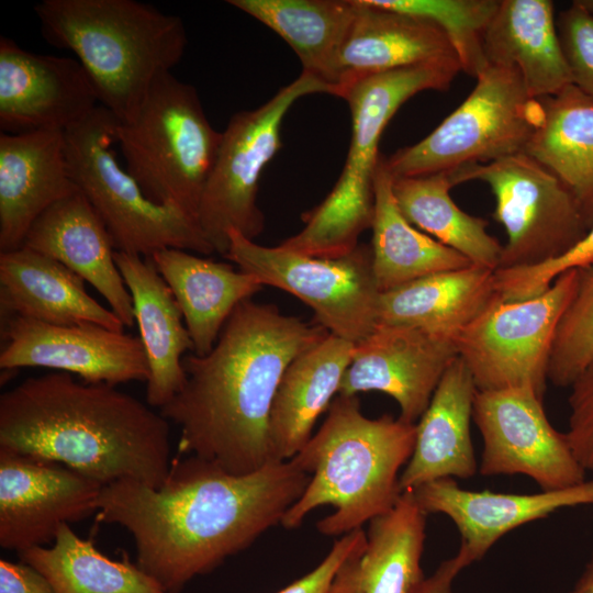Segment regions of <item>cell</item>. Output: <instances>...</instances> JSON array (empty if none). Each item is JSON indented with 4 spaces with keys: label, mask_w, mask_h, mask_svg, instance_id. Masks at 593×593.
<instances>
[{
    "label": "cell",
    "mask_w": 593,
    "mask_h": 593,
    "mask_svg": "<svg viewBox=\"0 0 593 593\" xmlns=\"http://www.w3.org/2000/svg\"><path fill=\"white\" fill-rule=\"evenodd\" d=\"M310 480L291 459L233 474L195 456L176 457L159 488L131 479L103 485L97 521L124 527L137 566L179 593L281 524Z\"/></svg>",
    "instance_id": "cell-1"
},
{
    "label": "cell",
    "mask_w": 593,
    "mask_h": 593,
    "mask_svg": "<svg viewBox=\"0 0 593 593\" xmlns=\"http://www.w3.org/2000/svg\"><path fill=\"white\" fill-rule=\"evenodd\" d=\"M329 333L251 299L238 304L214 347L184 355L183 388L159 413L180 429L178 454L248 474L277 461L269 415L288 366Z\"/></svg>",
    "instance_id": "cell-2"
},
{
    "label": "cell",
    "mask_w": 593,
    "mask_h": 593,
    "mask_svg": "<svg viewBox=\"0 0 593 593\" xmlns=\"http://www.w3.org/2000/svg\"><path fill=\"white\" fill-rule=\"evenodd\" d=\"M0 447L64 465L102 485L159 488L172 461L169 422L115 385L67 372L31 377L0 395Z\"/></svg>",
    "instance_id": "cell-3"
},
{
    "label": "cell",
    "mask_w": 593,
    "mask_h": 593,
    "mask_svg": "<svg viewBox=\"0 0 593 593\" xmlns=\"http://www.w3.org/2000/svg\"><path fill=\"white\" fill-rule=\"evenodd\" d=\"M416 424L384 414L365 416L357 395L336 396L320 429L291 460L311 480L281 525L299 527L322 505L334 512L318 521L325 536H343L391 510L402 494L401 469L410 460Z\"/></svg>",
    "instance_id": "cell-4"
},
{
    "label": "cell",
    "mask_w": 593,
    "mask_h": 593,
    "mask_svg": "<svg viewBox=\"0 0 593 593\" xmlns=\"http://www.w3.org/2000/svg\"><path fill=\"white\" fill-rule=\"evenodd\" d=\"M34 12L46 42L75 54L99 102L120 122L136 113L188 43L180 16L136 0H43Z\"/></svg>",
    "instance_id": "cell-5"
},
{
    "label": "cell",
    "mask_w": 593,
    "mask_h": 593,
    "mask_svg": "<svg viewBox=\"0 0 593 593\" xmlns=\"http://www.w3.org/2000/svg\"><path fill=\"white\" fill-rule=\"evenodd\" d=\"M461 70L457 59L418 64L360 80L343 96L351 114V138L343 171L327 197L303 214L305 226L279 246L303 255L336 258L353 251L371 227L379 142L399 108L424 90H447Z\"/></svg>",
    "instance_id": "cell-6"
},
{
    "label": "cell",
    "mask_w": 593,
    "mask_h": 593,
    "mask_svg": "<svg viewBox=\"0 0 593 593\" xmlns=\"http://www.w3.org/2000/svg\"><path fill=\"white\" fill-rule=\"evenodd\" d=\"M221 141L197 89L171 71L158 76L136 113L115 126L126 169L145 194L194 217Z\"/></svg>",
    "instance_id": "cell-7"
},
{
    "label": "cell",
    "mask_w": 593,
    "mask_h": 593,
    "mask_svg": "<svg viewBox=\"0 0 593 593\" xmlns=\"http://www.w3.org/2000/svg\"><path fill=\"white\" fill-rule=\"evenodd\" d=\"M116 118L98 105L64 132L71 178L107 227L116 251L150 257L165 248L214 253L197 219L172 204L150 200L112 145Z\"/></svg>",
    "instance_id": "cell-8"
},
{
    "label": "cell",
    "mask_w": 593,
    "mask_h": 593,
    "mask_svg": "<svg viewBox=\"0 0 593 593\" xmlns=\"http://www.w3.org/2000/svg\"><path fill=\"white\" fill-rule=\"evenodd\" d=\"M468 98L418 143L384 157L393 177H413L488 164L524 153L541 119L521 74L488 65Z\"/></svg>",
    "instance_id": "cell-9"
},
{
    "label": "cell",
    "mask_w": 593,
    "mask_h": 593,
    "mask_svg": "<svg viewBox=\"0 0 593 593\" xmlns=\"http://www.w3.org/2000/svg\"><path fill=\"white\" fill-rule=\"evenodd\" d=\"M314 93L333 94L325 82L302 71L260 107L231 118L195 216L215 253L226 255L231 230L251 240L262 233L265 216L257 205L260 176L281 146L284 116L299 99Z\"/></svg>",
    "instance_id": "cell-10"
},
{
    "label": "cell",
    "mask_w": 593,
    "mask_h": 593,
    "mask_svg": "<svg viewBox=\"0 0 593 593\" xmlns=\"http://www.w3.org/2000/svg\"><path fill=\"white\" fill-rule=\"evenodd\" d=\"M228 238L226 259L262 286L300 299L329 334L357 344L377 327L381 292L370 245L359 244L347 255L323 258L261 246L235 230L228 232Z\"/></svg>",
    "instance_id": "cell-11"
},
{
    "label": "cell",
    "mask_w": 593,
    "mask_h": 593,
    "mask_svg": "<svg viewBox=\"0 0 593 593\" xmlns=\"http://www.w3.org/2000/svg\"><path fill=\"white\" fill-rule=\"evenodd\" d=\"M454 186L480 180L495 198L493 217L506 243L497 269L537 266L574 247L589 232L570 191L548 169L519 153L448 172Z\"/></svg>",
    "instance_id": "cell-12"
},
{
    "label": "cell",
    "mask_w": 593,
    "mask_h": 593,
    "mask_svg": "<svg viewBox=\"0 0 593 593\" xmlns=\"http://www.w3.org/2000/svg\"><path fill=\"white\" fill-rule=\"evenodd\" d=\"M575 280L571 269L536 296L501 299L454 338L478 391L526 388L544 400L555 333Z\"/></svg>",
    "instance_id": "cell-13"
},
{
    "label": "cell",
    "mask_w": 593,
    "mask_h": 593,
    "mask_svg": "<svg viewBox=\"0 0 593 593\" xmlns=\"http://www.w3.org/2000/svg\"><path fill=\"white\" fill-rule=\"evenodd\" d=\"M472 419L483 440L479 465L482 475H527L541 491L586 480V470L575 458L566 433L550 424L544 400L533 390H477Z\"/></svg>",
    "instance_id": "cell-14"
},
{
    "label": "cell",
    "mask_w": 593,
    "mask_h": 593,
    "mask_svg": "<svg viewBox=\"0 0 593 593\" xmlns=\"http://www.w3.org/2000/svg\"><path fill=\"white\" fill-rule=\"evenodd\" d=\"M0 368L42 367L79 376L88 383L147 381L149 367L139 337L81 323L48 324L22 316L1 320Z\"/></svg>",
    "instance_id": "cell-15"
},
{
    "label": "cell",
    "mask_w": 593,
    "mask_h": 593,
    "mask_svg": "<svg viewBox=\"0 0 593 593\" xmlns=\"http://www.w3.org/2000/svg\"><path fill=\"white\" fill-rule=\"evenodd\" d=\"M102 484L64 465L0 447V546L52 545L64 524L97 512Z\"/></svg>",
    "instance_id": "cell-16"
},
{
    "label": "cell",
    "mask_w": 593,
    "mask_h": 593,
    "mask_svg": "<svg viewBox=\"0 0 593 593\" xmlns=\"http://www.w3.org/2000/svg\"><path fill=\"white\" fill-rule=\"evenodd\" d=\"M76 58L36 54L0 37V128L20 134L65 132L99 104Z\"/></svg>",
    "instance_id": "cell-17"
},
{
    "label": "cell",
    "mask_w": 593,
    "mask_h": 593,
    "mask_svg": "<svg viewBox=\"0 0 593 593\" xmlns=\"http://www.w3.org/2000/svg\"><path fill=\"white\" fill-rule=\"evenodd\" d=\"M456 357L449 339L417 328L378 324L355 344L338 394L385 393L398 403L399 417L416 424Z\"/></svg>",
    "instance_id": "cell-18"
},
{
    "label": "cell",
    "mask_w": 593,
    "mask_h": 593,
    "mask_svg": "<svg viewBox=\"0 0 593 593\" xmlns=\"http://www.w3.org/2000/svg\"><path fill=\"white\" fill-rule=\"evenodd\" d=\"M411 491L425 513H441L454 522L460 534L456 556L465 568L481 560L500 538L524 524L564 507L593 505V479L533 494L467 490L452 478L430 481Z\"/></svg>",
    "instance_id": "cell-19"
},
{
    "label": "cell",
    "mask_w": 593,
    "mask_h": 593,
    "mask_svg": "<svg viewBox=\"0 0 593 593\" xmlns=\"http://www.w3.org/2000/svg\"><path fill=\"white\" fill-rule=\"evenodd\" d=\"M357 11L335 58L333 96L360 80L418 64L458 59L446 34L434 23L372 0H356Z\"/></svg>",
    "instance_id": "cell-20"
},
{
    "label": "cell",
    "mask_w": 593,
    "mask_h": 593,
    "mask_svg": "<svg viewBox=\"0 0 593 593\" xmlns=\"http://www.w3.org/2000/svg\"><path fill=\"white\" fill-rule=\"evenodd\" d=\"M78 191L64 132L0 134V253L19 249L37 217Z\"/></svg>",
    "instance_id": "cell-21"
},
{
    "label": "cell",
    "mask_w": 593,
    "mask_h": 593,
    "mask_svg": "<svg viewBox=\"0 0 593 593\" xmlns=\"http://www.w3.org/2000/svg\"><path fill=\"white\" fill-rule=\"evenodd\" d=\"M23 246L59 261L90 283L124 326L134 325L132 298L115 264L111 236L79 190L41 214Z\"/></svg>",
    "instance_id": "cell-22"
},
{
    "label": "cell",
    "mask_w": 593,
    "mask_h": 593,
    "mask_svg": "<svg viewBox=\"0 0 593 593\" xmlns=\"http://www.w3.org/2000/svg\"><path fill=\"white\" fill-rule=\"evenodd\" d=\"M131 294L134 318L149 367L146 403L160 409L184 385L182 358L193 344L175 296L149 257L115 251Z\"/></svg>",
    "instance_id": "cell-23"
},
{
    "label": "cell",
    "mask_w": 593,
    "mask_h": 593,
    "mask_svg": "<svg viewBox=\"0 0 593 593\" xmlns=\"http://www.w3.org/2000/svg\"><path fill=\"white\" fill-rule=\"evenodd\" d=\"M1 320L22 316L48 324L93 323L114 331L124 324L59 261L27 247L0 253Z\"/></svg>",
    "instance_id": "cell-24"
},
{
    "label": "cell",
    "mask_w": 593,
    "mask_h": 593,
    "mask_svg": "<svg viewBox=\"0 0 593 593\" xmlns=\"http://www.w3.org/2000/svg\"><path fill=\"white\" fill-rule=\"evenodd\" d=\"M475 392L469 370L456 357L416 423L414 450L399 480L402 492L430 481L468 479L477 473L479 465L470 435Z\"/></svg>",
    "instance_id": "cell-25"
},
{
    "label": "cell",
    "mask_w": 593,
    "mask_h": 593,
    "mask_svg": "<svg viewBox=\"0 0 593 593\" xmlns=\"http://www.w3.org/2000/svg\"><path fill=\"white\" fill-rule=\"evenodd\" d=\"M482 46L486 64L517 69L534 99L573 83L549 0H500Z\"/></svg>",
    "instance_id": "cell-26"
},
{
    "label": "cell",
    "mask_w": 593,
    "mask_h": 593,
    "mask_svg": "<svg viewBox=\"0 0 593 593\" xmlns=\"http://www.w3.org/2000/svg\"><path fill=\"white\" fill-rule=\"evenodd\" d=\"M494 271L471 265L428 275L381 292L378 324L405 326L454 338L501 300Z\"/></svg>",
    "instance_id": "cell-27"
},
{
    "label": "cell",
    "mask_w": 593,
    "mask_h": 593,
    "mask_svg": "<svg viewBox=\"0 0 593 593\" xmlns=\"http://www.w3.org/2000/svg\"><path fill=\"white\" fill-rule=\"evenodd\" d=\"M354 348V343L328 334L288 366L269 415V438L277 461L293 458L311 438L317 418L338 394Z\"/></svg>",
    "instance_id": "cell-28"
},
{
    "label": "cell",
    "mask_w": 593,
    "mask_h": 593,
    "mask_svg": "<svg viewBox=\"0 0 593 593\" xmlns=\"http://www.w3.org/2000/svg\"><path fill=\"white\" fill-rule=\"evenodd\" d=\"M149 258L178 303L198 356L214 347L236 306L264 287L254 276L227 262L187 250L165 248Z\"/></svg>",
    "instance_id": "cell-29"
},
{
    "label": "cell",
    "mask_w": 593,
    "mask_h": 593,
    "mask_svg": "<svg viewBox=\"0 0 593 593\" xmlns=\"http://www.w3.org/2000/svg\"><path fill=\"white\" fill-rule=\"evenodd\" d=\"M541 119L524 153L552 172L593 226V98L569 85L538 99Z\"/></svg>",
    "instance_id": "cell-30"
},
{
    "label": "cell",
    "mask_w": 593,
    "mask_h": 593,
    "mask_svg": "<svg viewBox=\"0 0 593 593\" xmlns=\"http://www.w3.org/2000/svg\"><path fill=\"white\" fill-rule=\"evenodd\" d=\"M393 176L380 156L374 175L371 223L372 269L380 292L422 277L472 264L458 251L413 226L401 213L392 190Z\"/></svg>",
    "instance_id": "cell-31"
},
{
    "label": "cell",
    "mask_w": 593,
    "mask_h": 593,
    "mask_svg": "<svg viewBox=\"0 0 593 593\" xmlns=\"http://www.w3.org/2000/svg\"><path fill=\"white\" fill-rule=\"evenodd\" d=\"M227 3L278 34L298 55L302 71L331 88L333 65L355 18L356 0H228Z\"/></svg>",
    "instance_id": "cell-32"
},
{
    "label": "cell",
    "mask_w": 593,
    "mask_h": 593,
    "mask_svg": "<svg viewBox=\"0 0 593 593\" xmlns=\"http://www.w3.org/2000/svg\"><path fill=\"white\" fill-rule=\"evenodd\" d=\"M426 517L412 491L402 492L395 505L372 518L365 551L356 568L362 593H414L425 580L421 561Z\"/></svg>",
    "instance_id": "cell-33"
},
{
    "label": "cell",
    "mask_w": 593,
    "mask_h": 593,
    "mask_svg": "<svg viewBox=\"0 0 593 593\" xmlns=\"http://www.w3.org/2000/svg\"><path fill=\"white\" fill-rule=\"evenodd\" d=\"M448 172L393 177V195L403 216L423 233L465 256L472 265L496 270L503 245L486 232L488 222L463 212L451 199Z\"/></svg>",
    "instance_id": "cell-34"
},
{
    "label": "cell",
    "mask_w": 593,
    "mask_h": 593,
    "mask_svg": "<svg viewBox=\"0 0 593 593\" xmlns=\"http://www.w3.org/2000/svg\"><path fill=\"white\" fill-rule=\"evenodd\" d=\"M19 558L42 573L54 593H169L137 563L108 558L69 524L60 526L52 545L27 549Z\"/></svg>",
    "instance_id": "cell-35"
},
{
    "label": "cell",
    "mask_w": 593,
    "mask_h": 593,
    "mask_svg": "<svg viewBox=\"0 0 593 593\" xmlns=\"http://www.w3.org/2000/svg\"><path fill=\"white\" fill-rule=\"evenodd\" d=\"M377 5L436 24L450 41L461 70L477 77L486 66L483 34L499 0H372Z\"/></svg>",
    "instance_id": "cell-36"
},
{
    "label": "cell",
    "mask_w": 593,
    "mask_h": 593,
    "mask_svg": "<svg viewBox=\"0 0 593 593\" xmlns=\"http://www.w3.org/2000/svg\"><path fill=\"white\" fill-rule=\"evenodd\" d=\"M593 360V264L577 269L573 294L552 342L548 381L570 387Z\"/></svg>",
    "instance_id": "cell-37"
},
{
    "label": "cell",
    "mask_w": 593,
    "mask_h": 593,
    "mask_svg": "<svg viewBox=\"0 0 593 593\" xmlns=\"http://www.w3.org/2000/svg\"><path fill=\"white\" fill-rule=\"evenodd\" d=\"M593 264V226L564 255L547 262L494 271L495 284L505 302L523 301L545 292L563 272Z\"/></svg>",
    "instance_id": "cell-38"
},
{
    "label": "cell",
    "mask_w": 593,
    "mask_h": 593,
    "mask_svg": "<svg viewBox=\"0 0 593 593\" xmlns=\"http://www.w3.org/2000/svg\"><path fill=\"white\" fill-rule=\"evenodd\" d=\"M366 544L362 528L340 536L316 568L278 593H357L356 567Z\"/></svg>",
    "instance_id": "cell-39"
},
{
    "label": "cell",
    "mask_w": 593,
    "mask_h": 593,
    "mask_svg": "<svg viewBox=\"0 0 593 593\" xmlns=\"http://www.w3.org/2000/svg\"><path fill=\"white\" fill-rule=\"evenodd\" d=\"M557 30L573 85L593 98V15L573 1L560 12Z\"/></svg>",
    "instance_id": "cell-40"
},
{
    "label": "cell",
    "mask_w": 593,
    "mask_h": 593,
    "mask_svg": "<svg viewBox=\"0 0 593 593\" xmlns=\"http://www.w3.org/2000/svg\"><path fill=\"white\" fill-rule=\"evenodd\" d=\"M570 388L566 436L580 465L586 471H593V360Z\"/></svg>",
    "instance_id": "cell-41"
},
{
    "label": "cell",
    "mask_w": 593,
    "mask_h": 593,
    "mask_svg": "<svg viewBox=\"0 0 593 593\" xmlns=\"http://www.w3.org/2000/svg\"><path fill=\"white\" fill-rule=\"evenodd\" d=\"M0 593H54L46 578L32 566L0 560Z\"/></svg>",
    "instance_id": "cell-42"
},
{
    "label": "cell",
    "mask_w": 593,
    "mask_h": 593,
    "mask_svg": "<svg viewBox=\"0 0 593 593\" xmlns=\"http://www.w3.org/2000/svg\"><path fill=\"white\" fill-rule=\"evenodd\" d=\"M463 569L457 556L444 560L414 593H452V583Z\"/></svg>",
    "instance_id": "cell-43"
},
{
    "label": "cell",
    "mask_w": 593,
    "mask_h": 593,
    "mask_svg": "<svg viewBox=\"0 0 593 593\" xmlns=\"http://www.w3.org/2000/svg\"><path fill=\"white\" fill-rule=\"evenodd\" d=\"M568 593H593V548L580 578Z\"/></svg>",
    "instance_id": "cell-44"
},
{
    "label": "cell",
    "mask_w": 593,
    "mask_h": 593,
    "mask_svg": "<svg viewBox=\"0 0 593 593\" xmlns=\"http://www.w3.org/2000/svg\"><path fill=\"white\" fill-rule=\"evenodd\" d=\"M580 3L593 15V0H580Z\"/></svg>",
    "instance_id": "cell-45"
},
{
    "label": "cell",
    "mask_w": 593,
    "mask_h": 593,
    "mask_svg": "<svg viewBox=\"0 0 593 593\" xmlns=\"http://www.w3.org/2000/svg\"><path fill=\"white\" fill-rule=\"evenodd\" d=\"M357 593H362V592L358 590Z\"/></svg>",
    "instance_id": "cell-46"
}]
</instances>
